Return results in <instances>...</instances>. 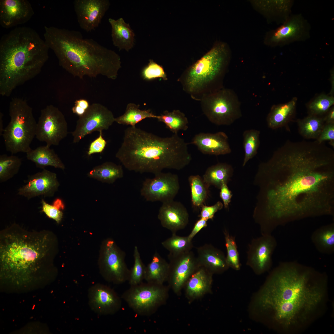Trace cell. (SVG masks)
Instances as JSON below:
<instances>
[{"label": "cell", "instance_id": "obj_1", "mask_svg": "<svg viewBox=\"0 0 334 334\" xmlns=\"http://www.w3.org/2000/svg\"><path fill=\"white\" fill-rule=\"evenodd\" d=\"M263 180L261 225L278 226L334 214V151L324 142L288 140L259 165Z\"/></svg>", "mask_w": 334, "mask_h": 334}, {"label": "cell", "instance_id": "obj_2", "mask_svg": "<svg viewBox=\"0 0 334 334\" xmlns=\"http://www.w3.org/2000/svg\"><path fill=\"white\" fill-rule=\"evenodd\" d=\"M328 276L296 262L281 263L270 274L259 298L270 325L283 334H298L325 313Z\"/></svg>", "mask_w": 334, "mask_h": 334}, {"label": "cell", "instance_id": "obj_3", "mask_svg": "<svg viewBox=\"0 0 334 334\" xmlns=\"http://www.w3.org/2000/svg\"><path fill=\"white\" fill-rule=\"evenodd\" d=\"M57 239L51 231L29 230L14 223L0 231L1 275L25 280L55 275Z\"/></svg>", "mask_w": 334, "mask_h": 334}, {"label": "cell", "instance_id": "obj_4", "mask_svg": "<svg viewBox=\"0 0 334 334\" xmlns=\"http://www.w3.org/2000/svg\"><path fill=\"white\" fill-rule=\"evenodd\" d=\"M44 40L57 57L59 65L74 77L99 75L116 79L121 67L119 56L92 39L84 38L77 31L44 27Z\"/></svg>", "mask_w": 334, "mask_h": 334}, {"label": "cell", "instance_id": "obj_5", "mask_svg": "<svg viewBox=\"0 0 334 334\" xmlns=\"http://www.w3.org/2000/svg\"><path fill=\"white\" fill-rule=\"evenodd\" d=\"M115 156L129 171L154 174L164 169L181 170L192 160L188 143L178 134L161 137L132 126L124 131Z\"/></svg>", "mask_w": 334, "mask_h": 334}, {"label": "cell", "instance_id": "obj_6", "mask_svg": "<svg viewBox=\"0 0 334 334\" xmlns=\"http://www.w3.org/2000/svg\"><path fill=\"white\" fill-rule=\"evenodd\" d=\"M49 48L33 29L15 28L0 40V94L10 96L18 87L41 72Z\"/></svg>", "mask_w": 334, "mask_h": 334}, {"label": "cell", "instance_id": "obj_7", "mask_svg": "<svg viewBox=\"0 0 334 334\" xmlns=\"http://www.w3.org/2000/svg\"><path fill=\"white\" fill-rule=\"evenodd\" d=\"M231 56L226 43H216L185 71L178 81L191 98L200 101L204 95L224 88Z\"/></svg>", "mask_w": 334, "mask_h": 334}, {"label": "cell", "instance_id": "obj_8", "mask_svg": "<svg viewBox=\"0 0 334 334\" xmlns=\"http://www.w3.org/2000/svg\"><path fill=\"white\" fill-rule=\"evenodd\" d=\"M9 112L10 120L2 135L6 149L12 155L26 153L36 136L37 122L32 109L24 99L14 97L10 102Z\"/></svg>", "mask_w": 334, "mask_h": 334}, {"label": "cell", "instance_id": "obj_9", "mask_svg": "<svg viewBox=\"0 0 334 334\" xmlns=\"http://www.w3.org/2000/svg\"><path fill=\"white\" fill-rule=\"evenodd\" d=\"M200 101L203 113L215 125L229 126L242 116L240 101L231 89L223 88L204 95Z\"/></svg>", "mask_w": 334, "mask_h": 334}, {"label": "cell", "instance_id": "obj_10", "mask_svg": "<svg viewBox=\"0 0 334 334\" xmlns=\"http://www.w3.org/2000/svg\"><path fill=\"white\" fill-rule=\"evenodd\" d=\"M167 291L162 285L143 282L130 286L121 297L136 314L149 316L153 315L164 303Z\"/></svg>", "mask_w": 334, "mask_h": 334}, {"label": "cell", "instance_id": "obj_11", "mask_svg": "<svg viewBox=\"0 0 334 334\" xmlns=\"http://www.w3.org/2000/svg\"><path fill=\"white\" fill-rule=\"evenodd\" d=\"M68 134L67 122L58 108L49 105L41 110L36 130L38 140L49 147L57 146Z\"/></svg>", "mask_w": 334, "mask_h": 334}, {"label": "cell", "instance_id": "obj_12", "mask_svg": "<svg viewBox=\"0 0 334 334\" xmlns=\"http://www.w3.org/2000/svg\"><path fill=\"white\" fill-rule=\"evenodd\" d=\"M311 27L301 14L291 15L288 19L275 29L268 32L264 43L271 47H282L310 38Z\"/></svg>", "mask_w": 334, "mask_h": 334}, {"label": "cell", "instance_id": "obj_13", "mask_svg": "<svg viewBox=\"0 0 334 334\" xmlns=\"http://www.w3.org/2000/svg\"><path fill=\"white\" fill-rule=\"evenodd\" d=\"M125 253L113 239L104 241L99 265L101 274L107 281L119 285L128 281L130 269L125 262Z\"/></svg>", "mask_w": 334, "mask_h": 334}, {"label": "cell", "instance_id": "obj_14", "mask_svg": "<svg viewBox=\"0 0 334 334\" xmlns=\"http://www.w3.org/2000/svg\"><path fill=\"white\" fill-rule=\"evenodd\" d=\"M112 112L99 103L90 105L84 114L79 117L72 132L73 142L77 143L93 132L107 130L115 122Z\"/></svg>", "mask_w": 334, "mask_h": 334}, {"label": "cell", "instance_id": "obj_15", "mask_svg": "<svg viewBox=\"0 0 334 334\" xmlns=\"http://www.w3.org/2000/svg\"><path fill=\"white\" fill-rule=\"evenodd\" d=\"M180 189L178 175L162 172L146 178L140 190L141 195L147 201L162 203L174 200Z\"/></svg>", "mask_w": 334, "mask_h": 334}, {"label": "cell", "instance_id": "obj_16", "mask_svg": "<svg viewBox=\"0 0 334 334\" xmlns=\"http://www.w3.org/2000/svg\"><path fill=\"white\" fill-rule=\"evenodd\" d=\"M275 238L271 234L262 235L253 239L248 244L247 265L258 274L268 269L272 264V256L277 246Z\"/></svg>", "mask_w": 334, "mask_h": 334}, {"label": "cell", "instance_id": "obj_17", "mask_svg": "<svg viewBox=\"0 0 334 334\" xmlns=\"http://www.w3.org/2000/svg\"><path fill=\"white\" fill-rule=\"evenodd\" d=\"M168 257L169 263L167 280L177 292L200 266L191 250L178 255L169 253Z\"/></svg>", "mask_w": 334, "mask_h": 334}, {"label": "cell", "instance_id": "obj_18", "mask_svg": "<svg viewBox=\"0 0 334 334\" xmlns=\"http://www.w3.org/2000/svg\"><path fill=\"white\" fill-rule=\"evenodd\" d=\"M88 304L91 309L99 315H112L122 306V298L109 286L101 283L91 286L88 293Z\"/></svg>", "mask_w": 334, "mask_h": 334}, {"label": "cell", "instance_id": "obj_19", "mask_svg": "<svg viewBox=\"0 0 334 334\" xmlns=\"http://www.w3.org/2000/svg\"><path fill=\"white\" fill-rule=\"evenodd\" d=\"M59 185L56 174L45 169L28 175L25 184L18 189L17 194L28 199L39 196L51 197Z\"/></svg>", "mask_w": 334, "mask_h": 334}, {"label": "cell", "instance_id": "obj_20", "mask_svg": "<svg viewBox=\"0 0 334 334\" xmlns=\"http://www.w3.org/2000/svg\"><path fill=\"white\" fill-rule=\"evenodd\" d=\"M75 11L80 28L90 32L97 28L108 9V0H75Z\"/></svg>", "mask_w": 334, "mask_h": 334}, {"label": "cell", "instance_id": "obj_21", "mask_svg": "<svg viewBox=\"0 0 334 334\" xmlns=\"http://www.w3.org/2000/svg\"><path fill=\"white\" fill-rule=\"evenodd\" d=\"M34 14L30 2L27 0H1L0 24L9 28L24 24Z\"/></svg>", "mask_w": 334, "mask_h": 334}, {"label": "cell", "instance_id": "obj_22", "mask_svg": "<svg viewBox=\"0 0 334 334\" xmlns=\"http://www.w3.org/2000/svg\"><path fill=\"white\" fill-rule=\"evenodd\" d=\"M162 226L176 233L188 224L189 214L181 202L172 200L162 203L157 215Z\"/></svg>", "mask_w": 334, "mask_h": 334}, {"label": "cell", "instance_id": "obj_23", "mask_svg": "<svg viewBox=\"0 0 334 334\" xmlns=\"http://www.w3.org/2000/svg\"><path fill=\"white\" fill-rule=\"evenodd\" d=\"M203 154L219 156L231 153L226 134L223 131L215 133H200L195 135L190 143Z\"/></svg>", "mask_w": 334, "mask_h": 334}, {"label": "cell", "instance_id": "obj_24", "mask_svg": "<svg viewBox=\"0 0 334 334\" xmlns=\"http://www.w3.org/2000/svg\"><path fill=\"white\" fill-rule=\"evenodd\" d=\"M294 1L291 0L253 1L254 8L268 22L284 23L291 15Z\"/></svg>", "mask_w": 334, "mask_h": 334}, {"label": "cell", "instance_id": "obj_25", "mask_svg": "<svg viewBox=\"0 0 334 334\" xmlns=\"http://www.w3.org/2000/svg\"><path fill=\"white\" fill-rule=\"evenodd\" d=\"M197 252L199 266L211 273L222 272L229 267L224 253L211 244H206L198 247Z\"/></svg>", "mask_w": 334, "mask_h": 334}, {"label": "cell", "instance_id": "obj_26", "mask_svg": "<svg viewBox=\"0 0 334 334\" xmlns=\"http://www.w3.org/2000/svg\"><path fill=\"white\" fill-rule=\"evenodd\" d=\"M111 27V37L113 44L119 50L129 51L134 46L135 34L129 24L120 18L115 20L109 18Z\"/></svg>", "mask_w": 334, "mask_h": 334}, {"label": "cell", "instance_id": "obj_27", "mask_svg": "<svg viewBox=\"0 0 334 334\" xmlns=\"http://www.w3.org/2000/svg\"><path fill=\"white\" fill-rule=\"evenodd\" d=\"M297 100L293 98L287 103L273 105L267 118L268 127L272 129L286 127L294 116Z\"/></svg>", "mask_w": 334, "mask_h": 334}, {"label": "cell", "instance_id": "obj_28", "mask_svg": "<svg viewBox=\"0 0 334 334\" xmlns=\"http://www.w3.org/2000/svg\"><path fill=\"white\" fill-rule=\"evenodd\" d=\"M27 159L34 163L36 167L42 169L48 166L64 170L65 165L54 150L46 145L31 149L26 153Z\"/></svg>", "mask_w": 334, "mask_h": 334}, {"label": "cell", "instance_id": "obj_29", "mask_svg": "<svg viewBox=\"0 0 334 334\" xmlns=\"http://www.w3.org/2000/svg\"><path fill=\"white\" fill-rule=\"evenodd\" d=\"M169 269V263L156 251L146 267L144 280L147 282L163 285L167 280Z\"/></svg>", "mask_w": 334, "mask_h": 334}, {"label": "cell", "instance_id": "obj_30", "mask_svg": "<svg viewBox=\"0 0 334 334\" xmlns=\"http://www.w3.org/2000/svg\"><path fill=\"white\" fill-rule=\"evenodd\" d=\"M233 172L232 166L226 163H219L208 167L202 178L209 187L212 185L220 189L223 184H227Z\"/></svg>", "mask_w": 334, "mask_h": 334}, {"label": "cell", "instance_id": "obj_31", "mask_svg": "<svg viewBox=\"0 0 334 334\" xmlns=\"http://www.w3.org/2000/svg\"><path fill=\"white\" fill-rule=\"evenodd\" d=\"M124 175L122 166L111 162H106L94 167L88 176L102 182L111 184Z\"/></svg>", "mask_w": 334, "mask_h": 334}, {"label": "cell", "instance_id": "obj_32", "mask_svg": "<svg viewBox=\"0 0 334 334\" xmlns=\"http://www.w3.org/2000/svg\"><path fill=\"white\" fill-rule=\"evenodd\" d=\"M311 240L320 252L331 254L334 251V224L322 226L312 233Z\"/></svg>", "mask_w": 334, "mask_h": 334}, {"label": "cell", "instance_id": "obj_33", "mask_svg": "<svg viewBox=\"0 0 334 334\" xmlns=\"http://www.w3.org/2000/svg\"><path fill=\"white\" fill-rule=\"evenodd\" d=\"M212 273L199 267L187 281V292L191 297L200 296L208 289L212 279Z\"/></svg>", "mask_w": 334, "mask_h": 334}, {"label": "cell", "instance_id": "obj_34", "mask_svg": "<svg viewBox=\"0 0 334 334\" xmlns=\"http://www.w3.org/2000/svg\"><path fill=\"white\" fill-rule=\"evenodd\" d=\"M139 105L135 104H128L125 113L115 118V122L121 124L130 125L133 127L143 120L148 118H156L157 115L154 114L150 109L141 110Z\"/></svg>", "mask_w": 334, "mask_h": 334}, {"label": "cell", "instance_id": "obj_35", "mask_svg": "<svg viewBox=\"0 0 334 334\" xmlns=\"http://www.w3.org/2000/svg\"><path fill=\"white\" fill-rule=\"evenodd\" d=\"M299 134L305 139L316 140L325 124L323 117L309 115L297 121Z\"/></svg>", "mask_w": 334, "mask_h": 334}, {"label": "cell", "instance_id": "obj_36", "mask_svg": "<svg viewBox=\"0 0 334 334\" xmlns=\"http://www.w3.org/2000/svg\"><path fill=\"white\" fill-rule=\"evenodd\" d=\"M156 119L158 121L164 123L173 134H178L181 131H186L188 128L187 118L184 113L178 109L171 112L164 111L157 116Z\"/></svg>", "mask_w": 334, "mask_h": 334}, {"label": "cell", "instance_id": "obj_37", "mask_svg": "<svg viewBox=\"0 0 334 334\" xmlns=\"http://www.w3.org/2000/svg\"><path fill=\"white\" fill-rule=\"evenodd\" d=\"M188 180L192 205L195 208H200L205 204L208 198L209 187L204 181L202 177L199 175L190 176Z\"/></svg>", "mask_w": 334, "mask_h": 334}, {"label": "cell", "instance_id": "obj_38", "mask_svg": "<svg viewBox=\"0 0 334 334\" xmlns=\"http://www.w3.org/2000/svg\"><path fill=\"white\" fill-rule=\"evenodd\" d=\"M21 164V159L17 156L12 154L0 155V182H6L16 175Z\"/></svg>", "mask_w": 334, "mask_h": 334}, {"label": "cell", "instance_id": "obj_39", "mask_svg": "<svg viewBox=\"0 0 334 334\" xmlns=\"http://www.w3.org/2000/svg\"><path fill=\"white\" fill-rule=\"evenodd\" d=\"M260 131L251 129L245 131L243 133V145L245 155L242 165L255 156L259 146Z\"/></svg>", "mask_w": 334, "mask_h": 334}, {"label": "cell", "instance_id": "obj_40", "mask_svg": "<svg viewBox=\"0 0 334 334\" xmlns=\"http://www.w3.org/2000/svg\"><path fill=\"white\" fill-rule=\"evenodd\" d=\"M161 245L173 255H178L191 251L193 247L192 241L187 236H181L172 233L170 237L161 243Z\"/></svg>", "mask_w": 334, "mask_h": 334}, {"label": "cell", "instance_id": "obj_41", "mask_svg": "<svg viewBox=\"0 0 334 334\" xmlns=\"http://www.w3.org/2000/svg\"><path fill=\"white\" fill-rule=\"evenodd\" d=\"M134 263L130 269L128 281L130 286L139 284L144 280L146 267L143 263L138 247L135 246L133 251Z\"/></svg>", "mask_w": 334, "mask_h": 334}, {"label": "cell", "instance_id": "obj_42", "mask_svg": "<svg viewBox=\"0 0 334 334\" xmlns=\"http://www.w3.org/2000/svg\"><path fill=\"white\" fill-rule=\"evenodd\" d=\"M334 104L333 96L321 94L309 104L307 108L309 115L323 117Z\"/></svg>", "mask_w": 334, "mask_h": 334}, {"label": "cell", "instance_id": "obj_43", "mask_svg": "<svg viewBox=\"0 0 334 334\" xmlns=\"http://www.w3.org/2000/svg\"><path fill=\"white\" fill-rule=\"evenodd\" d=\"M225 246L227 250L226 259L228 264L236 270H239L241 267L239 254L235 238L231 235L226 229L224 231Z\"/></svg>", "mask_w": 334, "mask_h": 334}, {"label": "cell", "instance_id": "obj_44", "mask_svg": "<svg viewBox=\"0 0 334 334\" xmlns=\"http://www.w3.org/2000/svg\"><path fill=\"white\" fill-rule=\"evenodd\" d=\"M142 75L143 79L146 80L158 78H162L164 80L168 79L163 67L152 59H150L148 65L143 69Z\"/></svg>", "mask_w": 334, "mask_h": 334}, {"label": "cell", "instance_id": "obj_45", "mask_svg": "<svg viewBox=\"0 0 334 334\" xmlns=\"http://www.w3.org/2000/svg\"><path fill=\"white\" fill-rule=\"evenodd\" d=\"M42 211L49 218L54 220L57 223L61 221L63 213L54 205L47 203L43 199L41 200Z\"/></svg>", "mask_w": 334, "mask_h": 334}, {"label": "cell", "instance_id": "obj_46", "mask_svg": "<svg viewBox=\"0 0 334 334\" xmlns=\"http://www.w3.org/2000/svg\"><path fill=\"white\" fill-rule=\"evenodd\" d=\"M223 204L220 201L217 202L215 204L208 206L205 204L200 207L201 212L199 216L207 220H212L215 214L218 211L221 209L223 207Z\"/></svg>", "mask_w": 334, "mask_h": 334}, {"label": "cell", "instance_id": "obj_47", "mask_svg": "<svg viewBox=\"0 0 334 334\" xmlns=\"http://www.w3.org/2000/svg\"><path fill=\"white\" fill-rule=\"evenodd\" d=\"M99 133V136L90 144L87 152L89 156L95 153H101L106 147L107 142L102 136V131Z\"/></svg>", "mask_w": 334, "mask_h": 334}, {"label": "cell", "instance_id": "obj_48", "mask_svg": "<svg viewBox=\"0 0 334 334\" xmlns=\"http://www.w3.org/2000/svg\"><path fill=\"white\" fill-rule=\"evenodd\" d=\"M334 140V123H325L321 132L316 140L319 143Z\"/></svg>", "mask_w": 334, "mask_h": 334}, {"label": "cell", "instance_id": "obj_49", "mask_svg": "<svg viewBox=\"0 0 334 334\" xmlns=\"http://www.w3.org/2000/svg\"><path fill=\"white\" fill-rule=\"evenodd\" d=\"M220 195L222 199L225 208H227L231 201L232 194L227 184H223L220 188Z\"/></svg>", "mask_w": 334, "mask_h": 334}, {"label": "cell", "instance_id": "obj_50", "mask_svg": "<svg viewBox=\"0 0 334 334\" xmlns=\"http://www.w3.org/2000/svg\"><path fill=\"white\" fill-rule=\"evenodd\" d=\"M208 221L207 219L200 218L197 221L191 233L187 236L190 240L192 241L193 238L197 233L202 229L207 226Z\"/></svg>", "mask_w": 334, "mask_h": 334}, {"label": "cell", "instance_id": "obj_51", "mask_svg": "<svg viewBox=\"0 0 334 334\" xmlns=\"http://www.w3.org/2000/svg\"><path fill=\"white\" fill-rule=\"evenodd\" d=\"M323 118L325 123H334V106L330 108Z\"/></svg>", "mask_w": 334, "mask_h": 334}, {"label": "cell", "instance_id": "obj_52", "mask_svg": "<svg viewBox=\"0 0 334 334\" xmlns=\"http://www.w3.org/2000/svg\"><path fill=\"white\" fill-rule=\"evenodd\" d=\"M75 104L78 105L86 110H87L90 105L88 101L84 99L76 100L75 102Z\"/></svg>", "mask_w": 334, "mask_h": 334}, {"label": "cell", "instance_id": "obj_53", "mask_svg": "<svg viewBox=\"0 0 334 334\" xmlns=\"http://www.w3.org/2000/svg\"><path fill=\"white\" fill-rule=\"evenodd\" d=\"M86 110L76 104H75L74 106L72 108V111L73 113L77 114L79 117L83 115Z\"/></svg>", "mask_w": 334, "mask_h": 334}, {"label": "cell", "instance_id": "obj_54", "mask_svg": "<svg viewBox=\"0 0 334 334\" xmlns=\"http://www.w3.org/2000/svg\"><path fill=\"white\" fill-rule=\"evenodd\" d=\"M53 203V205L60 210L63 209L64 208V204L62 200L60 199H55Z\"/></svg>", "mask_w": 334, "mask_h": 334}, {"label": "cell", "instance_id": "obj_55", "mask_svg": "<svg viewBox=\"0 0 334 334\" xmlns=\"http://www.w3.org/2000/svg\"><path fill=\"white\" fill-rule=\"evenodd\" d=\"M3 115L2 113H0V135L2 136L4 129L3 128L2 117Z\"/></svg>", "mask_w": 334, "mask_h": 334}, {"label": "cell", "instance_id": "obj_56", "mask_svg": "<svg viewBox=\"0 0 334 334\" xmlns=\"http://www.w3.org/2000/svg\"><path fill=\"white\" fill-rule=\"evenodd\" d=\"M329 144L334 148V140H331L329 141Z\"/></svg>", "mask_w": 334, "mask_h": 334}]
</instances>
